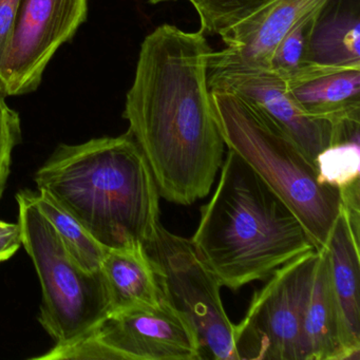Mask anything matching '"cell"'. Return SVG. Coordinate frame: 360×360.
Here are the masks:
<instances>
[{
  "label": "cell",
  "instance_id": "cell-1",
  "mask_svg": "<svg viewBox=\"0 0 360 360\" xmlns=\"http://www.w3.org/2000/svg\"><path fill=\"white\" fill-rule=\"evenodd\" d=\"M205 35L168 24L147 35L123 113L160 195L179 205L205 198L224 160L208 86L214 50Z\"/></svg>",
  "mask_w": 360,
  "mask_h": 360
},
{
  "label": "cell",
  "instance_id": "cell-2",
  "mask_svg": "<svg viewBox=\"0 0 360 360\" xmlns=\"http://www.w3.org/2000/svg\"><path fill=\"white\" fill-rule=\"evenodd\" d=\"M34 180L106 250L145 246L161 223L157 183L128 131L58 145Z\"/></svg>",
  "mask_w": 360,
  "mask_h": 360
},
{
  "label": "cell",
  "instance_id": "cell-3",
  "mask_svg": "<svg viewBox=\"0 0 360 360\" xmlns=\"http://www.w3.org/2000/svg\"><path fill=\"white\" fill-rule=\"evenodd\" d=\"M191 241L200 260L231 290L266 280L288 261L317 250L294 212L229 149Z\"/></svg>",
  "mask_w": 360,
  "mask_h": 360
},
{
  "label": "cell",
  "instance_id": "cell-4",
  "mask_svg": "<svg viewBox=\"0 0 360 360\" xmlns=\"http://www.w3.org/2000/svg\"><path fill=\"white\" fill-rule=\"evenodd\" d=\"M217 125L229 150L237 153L290 208L323 248L340 212V195L318 180L315 164L258 109L223 89H210Z\"/></svg>",
  "mask_w": 360,
  "mask_h": 360
},
{
  "label": "cell",
  "instance_id": "cell-5",
  "mask_svg": "<svg viewBox=\"0 0 360 360\" xmlns=\"http://www.w3.org/2000/svg\"><path fill=\"white\" fill-rule=\"evenodd\" d=\"M22 245L32 260L41 288L39 321L64 347L89 335L111 314L102 271H84L69 254L51 223L34 201V191L16 195Z\"/></svg>",
  "mask_w": 360,
  "mask_h": 360
},
{
  "label": "cell",
  "instance_id": "cell-6",
  "mask_svg": "<svg viewBox=\"0 0 360 360\" xmlns=\"http://www.w3.org/2000/svg\"><path fill=\"white\" fill-rule=\"evenodd\" d=\"M162 297L197 333L202 359L238 360L229 320L216 276L203 264L191 240L170 233L160 223L145 245Z\"/></svg>",
  "mask_w": 360,
  "mask_h": 360
},
{
  "label": "cell",
  "instance_id": "cell-7",
  "mask_svg": "<svg viewBox=\"0 0 360 360\" xmlns=\"http://www.w3.org/2000/svg\"><path fill=\"white\" fill-rule=\"evenodd\" d=\"M34 359L201 360L191 324L162 297L155 307L113 311L89 335Z\"/></svg>",
  "mask_w": 360,
  "mask_h": 360
},
{
  "label": "cell",
  "instance_id": "cell-8",
  "mask_svg": "<svg viewBox=\"0 0 360 360\" xmlns=\"http://www.w3.org/2000/svg\"><path fill=\"white\" fill-rule=\"evenodd\" d=\"M318 250L276 269L233 326L238 360H304L303 315Z\"/></svg>",
  "mask_w": 360,
  "mask_h": 360
},
{
  "label": "cell",
  "instance_id": "cell-9",
  "mask_svg": "<svg viewBox=\"0 0 360 360\" xmlns=\"http://www.w3.org/2000/svg\"><path fill=\"white\" fill-rule=\"evenodd\" d=\"M88 0H20L13 35L1 68L0 94L37 91L50 60L87 20Z\"/></svg>",
  "mask_w": 360,
  "mask_h": 360
},
{
  "label": "cell",
  "instance_id": "cell-10",
  "mask_svg": "<svg viewBox=\"0 0 360 360\" xmlns=\"http://www.w3.org/2000/svg\"><path fill=\"white\" fill-rule=\"evenodd\" d=\"M208 86L233 92L258 109L311 161L336 141V126L307 115L288 91L283 77L274 71L243 67L210 69Z\"/></svg>",
  "mask_w": 360,
  "mask_h": 360
},
{
  "label": "cell",
  "instance_id": "cell-11",
  "mask_svg": "<svg viewBox=\"0 0 360 360\" xmlns=\"http://www.w3.org/2000/svg\"><path fill=\"white\" fill-rule=\"evenodd\" d=\"M333 0H266L259 9L221 34L225 48L212 51L210 69H267L280 39L301 20L319 13Z\"/></svg>",
  "mask_w": 360,
  "mask_h": 360
},
{
  "label": "cell",
  "instance_id": "cell-12",
  "mask_svg": "<svg viewBox=\"0 0 360 360\" xmlns=\"http://www.w3.org/2000/svg\"><path fill=\"white\" fill-rule=\"evenodd\" d=\"M281 77L307 115L335 126L360 123V67L305 63Z\"/></svg>",
  "mask_w": 360,
  "mask_h": 360
},
{
  "label": "cell",
  "instance_id": "cell-13",
  "mask_svg": "<svg viewBox=\"0 0 360 360\" xmlns=\"http://www.w3.org/2000/svg\"><path fill=\"white\" fill-rule=\"evenodd\" d=\"M324 248L328 254L330 285L338 307L345 360L359 359V231L352 226L341 205Z\"/></svg>",
  "mask_w": 360,
  "mask_h": 360
},
{
  "label": "cell",
  "instance_id": "cell-14",
  "mask_svg": "<svg viewBox=\"0 0 360 360\" xmlns=\"http://www.w3.org/2000/svg\"><path fill=\"white\" fill-rule=\"evenodd\" d=\"M307 63L360 67V0H333L314 20Z\"/></svg>",
  "mask_w": 360,
  "mask_h": 360
},
{
  "label": "cell",
  "instance_id": "cell-15",
  "mask_svg": "<svg viewBox=\"0 0 360 360\" xmlns=\"http://www.w3.org/2000/svg\"><path fill=\"white\" fill-rule=\"evenodd\" d=\"M304 360H345L340 320L330 285L328 254L318 250L317 262L303 315Z\"/></svg>",
  "mask_w": 360,
  "mask_h": 360
},
{
  "label": "cell",
  "instance_id": "cell-16",
  "mask_svg": "<svg viewBox=\"0 0 360 360\" xmlns=\"http://www.w3.org/2000/svg\"><path fill=\"white\" fill-rule=\"evenodd\" d=\"M101 271L111 303V313L136 307H155L162 292L144 245L107 250Z\"/></svg>",
  "mask_w": 360,
  "mask_h": 360
},
{
  "label": "cell",
  "instance_id": "cell-17",
  "mask_svg": "<svg viewBox=\"0 0 360 360\" xmlns=\"http://www.w3.org/2000/svg\"><path fill=\"white\" fill-rule=\"evenodd\" d=\"M34 201L41 214L51 223L73 260L88 273L101 271L106 248H103L85 227L47 193H34Z\"/></svg>",
  "mask_w": 360,
  "mask_h": 360
},
{
  "label": "cell",
  "instance_id": "cell-18",
  "mask_svg": "<svg viewBox=\"0 0 360 360\" xmlns=\"http://www.w3.org/2000/svg\"><path fill=\"white\" fill-rule=\"evenodd\" d=\"M321 184L340 189L359 180V141L330 145L314 160Z\"/></svg>",
  "mask_w": 360,
  "mask_h": 360
},
{
  "label": "cell",
  "instance_id": "cell-19",
  "mask_svg": "<svg viewBox=\"0 0 360 360\" xmlns=\"http://www.w3.org/2000/svg\"><path fill=\"white\" fill-rule=\"evenodd\" d=\"M199 15L205 34L220 37L254 13L266 0H188Z\"/></svg>",
  "mask_w": 360,
  "mask_h": 360
},
{
  "label": "cell",
  "instance_id": "cell-20",
  "mask_svg": "<svg viewBox=\"0 0 360 360\" xmlns=\"http://www.w3.org/2000/svg\"><path fill=\"white\" fill-rule=\"evenodd\" d=\"M317 14L295 25L280 39L271 54L269 70L285 75L307 63L309 34Z\"/></svg>",
  "mask_w": 360,
  "mask_h": 360
},
{
  "label": "cell",
  "instance_id": "cell-21",
  "mask_svg": "<svg viewBox=\"0 0 360 360\" xmlns=\"http://www.w3.org/2000/svg\"><path fill=\"white\" fill-rule=\"evenodd\" d=\"M20 142L22 122L20 115L8 106L5 96L0 94V200L11 174L14 149Z\"/></svg>",
  "mask_w": 360,
  "mask_h": 360
},
{
  "label": "cell",
  "instance_id": "cell-22",
  "mask_svg": "<svg viewBox=\"0 0 360 360\" xmlns=\"http://www.w3.org/2000/svg\"><path fill=\"white\" fill-rule=\"evenodd\" d=\"M20 0H0V79L13 35Z\"/></svg>",
  "mask_w": 360,
  "mask_h": 360
},
{
  "label": "cell",
  "instance_id": "cell-23",
  "mask_svg": "<svg viewBox=\"0 0 360 360\" xmlns=\"http://www.w3.org/2000/svg\"><path fill=\"white\" fill-rule=\"evenodd\" d=\"M22 245L20 222L0 220V263L9 260Z\"/></svg>",
  "mask_w": 360,
  "mask_h": 360
},
{
  "label": "cell",
  "instance_id": "cell-24",
  "mask_svg": "<svg viewBox=\"0 0 360 360\" xmlns=\"http://www.w3.org/2000/svg\"><path fill=\"white\" fill-rule=\"evenodd\" d=\"M151 5H158V4L166 3V1H176V0H148Z\"/></svg>",
  "mask_w": 360,
  "mask_h": 360
}]
</instances>
